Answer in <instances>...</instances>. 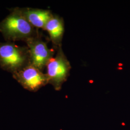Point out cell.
<instances>
[{"label": "cell", "mask_w": 130, "mask_h": 130, "mask_svg": "<svg viewBox=\"0 0 130 130\" xmlns=\"http://www.w3.org/2000/svg\"><path fill=\"white\" fill-rule=\"evenodd\" d=\"M0 32L9 42H26L39 36L37 30L24 17L19 7L11 10L9 14L0 22Z\"/></svg>", "instance_id": "cell-1"}, {"label": "cell", "mask_w": 130, "mask_h": 130, "mask_svg": "<svg viewBox=\"0 0 130 130\" xmlns=\"http://www.w3.org/2000/svg\"><path fill=\"white\" fill-rule=\"evenodd\" d=\"M30 63L28 46H20L13 42L0 43V67L14 73L22 70Z\"/></svg>", "instance_id": "cell-2"}, {"label": "cell", "mask_w": 130, "mask_h": 130, "mask_svg": "<svg viewBox=\"0 0 130 130\" xmlns=\"http://www.w3.org/2000/svg\"><path fill=\"white\" fill-rule=\"evenodd\" d=\"M46 76L48 84H51L56 91L60 90L68 78L71 66L61 46L55 56H53L46 65Z\"/></svg>", "instance_id": "cell-3"}, {"label": "cell", "mask_w": 130, "mask_h": 130, "mask_svg": "<svg viewBox=\"0 0 130 130\" xmlns=\"http://www.w3.org/2000/svg\"><path fill=\"white\" fill-rule=\"evenodd\" d=\"M12 75L24 88L30 92H36L48 84L46 74L31 65Z\"/></svg>", "instance_id": "cell-4"}, {"label": "cell", "mask_w": 130, "mask_h": 130, "mask_svg": "<svg viewBox=\"0 0 130 130\" xmlns=\"http://www.w3.org/2000/svg\"><path fill=\"white\" fill-rule=\"evenodd\" d=\"M26 43L29 52L30 65L42 71L54 56L55 52L49 49L46 43L39 36L28 40Z\"/></svg>", "instance_id": "cell-5"}, {"label": "cell", "mask_w": 130, "mask_h": 130, "mask_svg": "<svg viewBox=\"0 0 130 130\" xmlns=\"http://www.w3.org/2000/svg\"><path fill=\"white\" fill-rule=\"evenodd\" d=\"M20 12L28 22L33 27L43 29L48 20L53 14L48 10L32 8H19Z\"/></svg>", "instance_id": "cell-6"}, {"label": "cell", "mask_w": 130, "mask_h": 130, "mask_svg": "<svg viewBox=\"0 0 130 130\" xmlns=\"http://www.w3.org/2000/svg\"><path fill=\"white\" fill-rule=\"evenodd\" d=\"M48 33L50 40L54 45L61 46L64 33L63 19L57 15L53 14L43 28Z\"/></svg>", "instance_id": "cell-7"}]
</instances>
